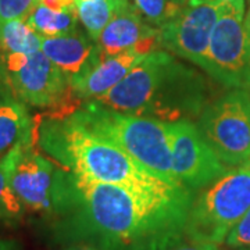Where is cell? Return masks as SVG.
<instances>
[{
	"label": "cell",
	"mask_w": 250,
	"mask_h": 250,
	"mask_svg": "<svg viewBox=\"0 0 250 250\" xmlns=\"http://www.w3.org/2000/svg\"><path fill=\"white\" fill-rule=\"evenodd\" d=\"M1 62L7 88L24 104L59 107L71 93L64 74L42 50L29 54H1Z\"/></svg>",
	"instance_id": "obj_8"
},
{
	"label": "cell",
	"mask_w": 250,
	"mask_h": 250,
	"mask_svg": "<svg viewBox=\"0 0 250 250\" xmlns=\"http://www.w3.org/2000/svg\"><path fill=\"white\" fill-rule=\"evenodd\" d=\"M220 14V6L189 3L175 17L159 28L161 47L181 59L206 68L211 32Z\"/></svg>",
	"instance_id": "obj_10"
},
{
	"label": "cell",
	"mask_w": 250,
	"mask_h": 250,
	"mask_svg": "<svg viewBox=\"0 0 250 250\" xmlns=\"http://www.w3.org/2000/svg\"><path fill=\"white\" fill-rule=\"evenodd\" d=\"M205 71L227 88L246 89L248 32L245 0L220 4L211 32Z\"/></svg>",
	"instance_id": "obj_7"
},
{
	"label": "cell",
	"mask_w": 250,
	"mask_h": 250,
	"mask_svg": "<svg viewBox=\"0 0 250 250\" xmlns=\"http://www.w3.org/2000/svg\"><path fill=\"white\" fill-rule=\"evenodd\" d=\"M126 0H77V14L95 42Z\"/></svg>",
	"instance_id": "obj_18"
},
{
	"label": "cell",
	"mask_w": 250,
	"mask_h": 250,
	"mask_svg": "<svg viewBox=\"0 0 250 250\" xmlns=\"http://www.w3.org/2000/svg\"><path fill=\"white\" fill-rule=\"evenodd\" d=\"M0 86L7 88V85H6V75H4V67H3V62H1V54H0Z\"/></svg>",
	"instance_id": "obj_27"
},
{
	"label": "cell",
	"mask_w": 250,
	"mask_h": 250,
	"mask_svg": "<svg viewBox=\"0 0 250 250\" xmlns=\"http://www.w3.org/2000/svg\"><path fill=\"white\" fill-rule=\"evenodd\" d=\"M246 24V32H248V82H246V90H250V14L245 20Z\"/></svg>",
	"instance_id": "obj_24"
},
{
	"label": "cell",
	"mask_w": 250,
	"mask_h": 250,
	"mask_svg": "<svg viewBox=\"0 0 250 250\" xmlns=\"http://www.w3.org/2000/svg\"><path fill=\"white\" fill-rule=\"evenodd\" d=\"M41 50L64 74L68 83L100 62L96 42L78 29L67 35L42 38Z\"/></svg>",
	"instance_id": "obj_12"
},
{
	"label": "cell",
	"mask_w": 250,
	"mask_h": 250,
	"mask_svg": "<svg viewBox=\"0 0 250 250\" xmlns=\"http://www.w3.org/2000/svg\"><path fill=\"white\" fill-rule=\"evenodd\" d=\"M6 90H9V88H4V86H0V100H1V96H3V93H4Z\"/></svg>",
	"instance_id": "obj_28"
},
{
	"label": "cell",
	"mask_w": 250,
	"mask_h": 250,
	"mask_svg": "<svg viewBox=\"0 0 250 250\" xmlns=\"http://www.w3.org/2000/svg\"><path fill=\"white\" fill-rule=\"evenodd\" d=\"M34 139L62 168L99 182L157 195L192 190L152 175L118 145L88 129L74 113L52 116L34 125Z\"/></svg>",
	"instance_id": "obj_2"
},
{
	"label": "cell",
	"mask_w": 250,
	"mask_h": 250,
	"mask_svg": "<svg viewBox=\"0 0 250 250\" xmlns=\"http://www.w3.org/2000/svg\"><path fill=\"white\" fill-rule=\"evenodd\" d=\"M141 17L154 28H161L178 14L185 4L177 0H128Z\"/></svg>",
	"instance_id": "obj_19"
},
{
	"label": "cell",
	"mask_w": 250,
	"mask_h": 250,
	"mask_svg": "<svg viewBox=\"0 0 250 250\" xmlns=\"http://www.w3.org/2000/svg\"><path fill=\"white\" fill-rule=\"evenodd\" d=\"M11 187L22 206L35 213L65 215L72 202V172L35 150V141L22 145L11 175Z\"/></svg>",
	"instance_id": "obj_5"
},
{
	"label": "cell",
	"mask_w": 250,
	"mask_h": 250,
	"mask_svg": "<svg viewBox=\"0 0 250 250\" xmlns=\"http://www.w3.org/2000/svg\"><path fill=\"white\" fill-rule=\"evenodd\" d=\"M250 208V163L203 188L193 199L187 223V236L208 243H223L228 232Z\"/></svg>",
	"instance_id": "obj_4"
},
{
	"label": "cell",
	"mask_w": 250,
	"mask_h": 250,
	"mask_svg": "<svg viewBox=\"0 0 250 250\" xmlns=\"http://www.w3.org/2000/svg\"><path fill=\"white\" fill-rule=\"evenodd\" d=\"M0 250H7V249H4V248H0Z\"/></svg>",
	"instance_id": "obj_30"
},
{
	"label": "cell",
	"mask_w": 250,
	"mask_h": 250,
	"mask_svg": "<svg viewBox=\"0 0 250 250\" xmlns=\"http://www.w3.org/2000/svg\"><path fill=\"white\" fill-rule=\"evenodd\" d=\"M38 3L43 4L49 9L57 10V11L77 10V0H38Z\"/></svg>",
	"instance_id": "obj_23"
},
{
	"label": "cell",
	"mask_w": 250,
	"mask_h": 250,
	"mask_svg": "<svg viewBox=\"0 0 250 250\" xmlns=\"http://www.w3.org/2000/svg\"><path fill=\"white\" fill-rule=\"evenodd\" d=\"M217 250H220V249H217ZM242 250H250V249H242Z\"/></svg>",
	"instance_id": "obj_31"
},
{
	"label": "cell",
	"mask_w": 250,
	"mask_h": 250,
	"mask_svg": "<svg viewBox=\"0 0 250 250\" xmlns=\"http://www.w3.org/2000/svg\"><path fill=\"white\" fill-rule=\"evenodd\" d=\"M210 147L227 166L250 161V93L236 88L200 111L197 124Z\"/></svg>",
	"instance_id": "obj_6"
},
{
	"label": "cell",
	"mask_w": 250,
	"mask_h": 250,
	"mask_svg": "<svg viewBox=\"0 0 250 250\" xmlns=\"http://www.w3.org/2000/svg\"><path fill=\"white\" fill-rule=\"evenodd\" d=\"M72 113L88 129L118 145L152 175L174 187H185L172 170L170 142L164 121L108 110L92 100Z\"/></svg>",
	"instance_id": "obj_3"
},
{
	"label": "cell",
	"mask_w": 250,
	"mask_h": 250,
	"mask_svg": "<svg viewBox=\"0 0 250 250\" xmlns=\"http://www.w3.org/2000/svg\"><path fill=\"white\" fill-rule=\"evenodd\" d=\"M34 1H35V4H36V3H38V0H34Z\"/></svg>",
	"instance_id": "obj_32"
},
{
	"label": "cell",
	"mask_w": 250,
	"mask_h": 250,
	"mask_svg": "<svg viewBox=\"0 0 250 250\" xmlns=\"http://www.w3.org/2000/svg\"><path fill=\"white\" fill-rule=\"evenodd\" d=\"M188 1H189V0H188Z\"/></svg>",
	"instance_id": "obj_33"
},
{
	"label": "cell",
	"mask_w": 250,
	"mask_h": 250,
	"mask_svg": "<svg viewBox=\"0 0 250 250\" xmlns=\"http://www.w3.org/2000/svg\"><path fill=\"white\" fill-rule=\"evenodd\" d=\"M42 36L38 35L25 20L0 24V53H35L41 50Z\"/></svg>",
	"instance_id": "obj_17"
},
{
	"label": "cell",
	"mask_w": 250,
	"mask_h": 250,
	"mask_svg": "<svg viewBox=\"0 0 250 250\" xmlns=\"http://www.w3.org/2000/svg\"><path fill=\"white\" fill-rule=\"evenodd\" d=\"M65 250H102L88 242H74Z\"/></svg>",
	"instance_id": "obj_25"
},
{
	"label": "cell",
	"mask_w": 250,
	"mask_h": 250,
	"mask_svg": "<svg viewBox=\"0 0 250 250\" xmlns=\"http://www.w3.org/2000/svg\"><path fill=\"white\" fill-rule=\"evenodd\" d=\"M34 139V121L22 102L6 90L0 100V157L18 143Z\"/></svg>",
	"instance_id": "obj_14"
},
{
	"label": "cell",
	"mask_w": 250,
	"mask_h": 250,
	"mask_svg": "<svg viewBox=\"0 0 250 250\" xmlns=\"http://www.w3.org/2000/svg\"><path fill=\"white\" fill-rule=\"evenodd\" d=\"M224 242L232 249H250V208L233 225Z\"/></svg>",
	"instance_id": "obj_20"
},
{
	"label": "cell",
	"mask_w": 250,
	"mask_h": 250,
	"mask_svg": "<svg viewBox=\"0 0 250 250\" xmlns=\"http://www.w3.org/2000/svg\"><path fill=\"white\" fill-rule=\"evenodd\" d=\"M193 190L142 193L72 172V202L62 231L102 250H166L188 238Z\"/></svg>",
	"instance_id": "obj_1"
},
{
	"label": "cell",
	"mask_w": 250,
	"mask_h": 250,
	"mask_svg": "<svg viewBox=\"0 0 250 250\" xmlns=\"http://www.w3.org/2000/svg\"><path fill=\"white\" fill-rule=\"evenodd\" d=\"M135 50L103 59L85 75L70 82L72 95L82 99H98L111 90L128 72L142 60Z\"/></svg>",
	"instance_id": "obj_13"
},
{
	"label": "cell",
	"mask_w": 250,
	"mask_h": 250,
	"mask_svg": "<svg viewBox=\"0 0 250 250\" xmlns=\"http://www.w3.org/2000/svg\"><path fill=\"white\" fill-rule=\"evenodd\" d=\"M231 1H236V0H189V3L195 4V3H210V4H224V3H231Z\"/></svg>",
	"instance_id": "obj_26"
},
{
	"label": "cell",
	"mask_w": 250,
	"mask_h": 250,
	"mask_svg": "<svg viewBox=\"0 0 250 250\" xmlns=\"http://www.w3.org/2000/svg\"><path fill=\"white\" fill-rule=\"evenodd\" d=\"M24 143H18L0 157V220H18L25 208L11 187V175Z\"/></svg>",
	"instance_id": "obj_16"
},
{
	"label": "cell",
	"mask_w": 250,
	"mask_h": 250,
	"mask_svg": "<svg viewBox=\"0 0 250 250\" xmlns=\"http://www.w3.org/2000/svg\"><path fill=\"white\" fill-rule=\"evenodd\" d=\"M218 246L214 243H208V242H200L190 239V238H185L178 243L170 246L166 250H217Z\"/></svg>",
	"instance_id": "obj_22"
},
{
	"label": "cell",
	"mask_w": 250,
	"mask_h": 250,
	"mask_svg": "<svg viewBox=\"0 0 250 250\" xmlns=\"http://www.w3.org/2000/svg\"><path fill=\"white\" fill-rule=\"evenodd\" d=\"M96 46L100 60L128 50L146 56L160 46L159 29L147 24L126 0L102 31Z\"/></svg>",
	"instance_id": "obj_11"
},
{
	"label": "cell",
	"mask_w": 250,
	"mask_h": 250,
	"mask_svg": "<svg viewBox=\"0 0 250 250\" xmlns=\"http://www.w3.org/2000/svg\"><path fill=\"white\" fill-rule=\"evenodd\" d=\"M170 142L172 170L185 187L197 190L223 177L228 171L210 147L197 125L188 120L166 123Z\"/></svg>",
	"instance_id": "obj_9"
},
{
	"label": "cell",
	"mask_w": 250,
	"mask_h": 250,
	"mask_svg": "<svg viewBox=\"0 0 250 250\" xmlns=\"http://www.w3.org/2000/svg\"><path fill=\"white\" fill-rule=\"evenodd\" d=\"M27 24L42 38L71 34L77 29L78 14L74 11H57L36 3L25 18Z\"/></svg>",
	"instance_id": "obj_15"
},
{
	"label": "cell",
	"mask_w": 250,
	"mask_h": 250,
	"mask_svg": "<svg viewBox=\"0 0 250 250\" xmlns=\"http://www.w3.org/2000/svg\"><path fill=\"white\" fill-rule=\"evenodd\" d=\"M249 14H250V13H249Z\"/></svg>",
	"instance_id": "obj_34"
},
{
	"label": "cell",
	"mask_w": 250,
	"mask_h": 250,
	"mask_svg": "<svg viewBox=\"0 0 250 250\" xmlns=\"http://www.w3.org/2000/svg\"><path fill=\"white\" fill-rule=\"evenodd\" d=\"M34 6V0H0V24L13 20H25Z\"/></svg>",
	"instance_id": "obj_21"
},
{
	"label": "cell",
	"mask_w": 250,
	"mask_h": 250,
	"mask_svg": "<svg viewBox=\"0 0 250 250\" xmlns=\"http://www.w3.org/2000/svg\"><path fill=\"white\" fill-rule=\"evenodd\" d=\"M177 1H179V3H182V4H185L188 0H177Z\"/></svg>",
	"instance_id": "obj_29"
}]
</instances>
